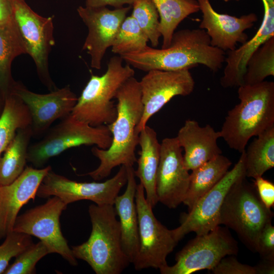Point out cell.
<instances>
[{"label":"cell","mask_w":274,"mask_h":274,"mask_svg":"<svg viewBox=\"0 0 274 274\" xmlns=\"http://www.w3.org/2000/svg\"><path fill=\"white\" fill-rule=\"evenodd\" d=\"M225 51L211 45L204 29L187 28L175 31L166 48L147 46L139 52L120 56L126 64L146 72L190 70L202 64L216 73L225 62Z\"/></svg>","instance_id":"1"},{"label":"cell","mask_w":274,"mask_h":274,"mask_svg":"<svg viewBox=\"0 0 274 274\" xmlns=\"http://www.w3.org/2000/svg\"><path fill=\"white\" fill-rule=\"evenodd\" d=\"M115 98L117 100V116L107 125L112 134L111 145L106 150L92 148V153L100 163L96 169L85 174L95 181L108 177L116 166H133L137 161L135 149L139 134L136 129L144 110L139 81L134 77L129 78L119 88Z\"/></svg>","instance_id":"2"},{"label":"cell","mask_w":274,"mask_h":274,"mask_svg":"<svg viewBox=\"0 0 274 274\" xmlns=\"http://www.w3.org/2000/svg\"><path fill=\"white\" fill-rule=\"evenodd\" d=\"M237 93L239 102L228 112L219 132L230 148L242 153L251 138L274 126V82L243 85Z\"/></svg>","instance_id":"3"},{"label":"cell","mask_w":274,"mask_h":274,"mask_svg":"<svg viewBox=\"0 0 274 274\" xmlns=\"http://www.w3.org/2000/svg\"><path fill=\"white\" fill-rule=\"evenodd\" d=\"M88 213L91 233L87 241L72 247L75 257L87 262L96 274L121 273L130 263L122 248L114 205L91 204Z\"/></svg>","instance_id":"4"},{"label":"cell","mask_w":274,"mask_h":274,"mask_svg":"<svg viewBox=\"0 0 274 274\" xmlns=\"http://www.w3.org/2000/svg\"><path fill=\"white\" fill-rule=\"evenodd\" d=\"M273 216L270 209L260 199L254 184L244 177L227 193L220 209L218 225L232 229L250 251L257 253L260 234Z\"/></svg>","instance_id":"5"},{"label":"cell","mask_w":274,"mask_h":274,"mask_svg":"<svg viewBox=\"0 0 274 274\" xmlns=\"http://www.w3.org/2000/svg\"><path fill=\"white\" fill-rule=\"evenodd\" d=\"M123 61L120 56H114L103 75H91L71 115L93 126L108 125L115 121L117 110L113 99L122 85L134 75L133 68L123 65Z\"/></svg>","instance_id":"6"},{"label":"cell","mask_w":274,"mask_h":274,"mask_svg":"<svg viewBox=\"0 0 274 274\" xmlns=\"http://www.w3.org/2000/svg\"><path fill=\"white\" fill-rule=\"evenodd\" d=\"M112 141L107 125L93 126L71 114L51 128L41 140L29 146L27 160L34 167L40 168L50 158L70 148L95 145L106 150Z\"/></svg>","instance_id":"7"},{"label":"cell","mask_w":274,"mask_h":274,"mask_svg":"<svg viewBox=\"0 0 274 274\" xmlns=\"http://www.w3.org/2000/svg\"><path fill=\"white\" fill-rule=\"evenodd\" d=\"M12 20L19 32L26 54L33 59L42 83L51 91L57 88L49 72L48 57L55 45L53 17H43L24 0H10Z\"/></svg>","instance_id":"8"},{"label":"cell","mask_w":274,"mask_h":274,"mask_svg":"<svg viewBox=\"0 0 274 274\" xmlns=\"http://www.w3.org/2000/svg\"><path fill=\"white\" fill-rule=\"evenodd\" d=\"M135 202L139 223V247L132 263L138 270L148 268L160 269L168 265L166 257L178 242L175 239L172 230L167 229L155 217L140 183L136 186Z\"/></svg>","instance_id":"9"},{"label":"cell","mask_w":274,"mask_h":274,"mask_svg":"<svg viewBox=\"0 0 274 274\" xmlns=\"http://www.w3.org/2000/svg\"><path fill=\"white\" fill-rule=\"evenodd\" d=\"M237 242L227 228L220 225L208 233L196 235L176 254V263L159 269L161 274H191L212 270L224 257L236 255Z\"/></svg>","instance_id":"10"},{"label":"cell","mask_w":274,"mask_h":274,"mask_svg":"<svg viewBox=\"0 0 274 274\" xmlns=\"http://www.w3.org/2000/svg\"><path fill=\"white\" fill-rule=\"evenodd\" d=\"M127 166L122 165L117 174L103 182H79L70 180L50 170L43 178L37 196H55L67 206L81 200H89L97 205L113 204L127 181Z\"/></svg>","instance_id":"11"},{"label":"cell","mask_w":274,"mask_h":274,"mask_svg":"<svg viewBox=\"0 0 274 274\" xmlns=\"http://www.w3.org/2000/svg\"><path fill=\"white\" fill-rule=\"evenodd\" d=\"M67 206L59 197L53 196L44 204L18 215L13 231L37 237L47 246L50 254H58L70 264L76 266L77 260L60 228V217Z\"/></svg>","instance_id":"12"},{"label":"cell","mask_w":274,"mask_h":274,"mask_svg":"<svg viewBox=\"0 0 274 274\" xmlns=\"http://www.w3.org/2000/svg\"><path fill=\"white\" fill-rule=\"evenodd\" d=\"M233 167L209 191L196 202L187 213L180 218V225L172 232L179 242L186 234L194 232L196 235L208 233L218 225L219 213L224 199L232 186L238 180L246 177L245 152Z\"/></svg>","instance_id":"13"},{"label":"cell","mask_w":274,"mask_h":274,"mask_svg":"<svg viewBox=\"0 0 274 274\" xmlns=\"http://www.w3.org/2000/svg\"><path fill=\"white\" fill-rule=\"evenodd\" d=\"M143 116L136 127L139 134L149 119L174 97L187 96L194 90L195 82L188 69L179 71L153 70L139 81Z\"/></svg>","instance_id":"14"},{"label":"cell","mask_w":274,"mask_h":274,"mask_svg":"<svg viewBox=\"0 0 274 274\" xmlns=\"http://www.w3.org/2000/svg\"><path fill=\"white\" fill-rule=\"evenodd\" d=\"M131 6L110 10L107 7L79 6L77 12L88 28L82 47L90 56L92 68L100 70L107 50L111 47L121 24Z\"/></svg>","instance_id":"15"},{"label":"cell","mask_w":274,"mask_h":274,"mask_svg":"<svg viewBox=\"0 0 274 274\" xmlns=\"http://www.w3.org/2000/svg\"><path fill=\"white\" fill-rule=\"evenodd\" d=\"M190 181L185 167L182 148L176 137L164 139L160 143V160L156 179L158 202L175 209L183 201Z\"/></svg>","instance_id":"16"},{"label":"cell","mask_w":274,"mask_h":274,"mask_svg":"<svg viewBox=\"0 0 274 274\" xmlns=\"http://www.w3.org/2000/svg\"><path fill=\"white\" fill-rule=\"evenodd\" d=\"M11 92L16 94L28 108L32 136L41 135L55 120L70 115L78 99L69 85L49 93L39 94L16 81Z\"/></svg>","instance_id":"17"},{"label":"cell","mask_w":274,"mask_h":274,"mask_svg":"<svg viewBox=\"0 0 274 274\" xmlns=\"http://www.w3.org/2000/svg\"><path fill=\"white\" fill-rule=\"evenodd\" d=\"M202 19L199 28L204 29L210 39L211 45L224 51L233 50L237 43L242 44L248 40L245 32L257 21L254 13L239 17L217 12L209 0H197Z\"/></svg>","instance_id":"18"},{"label":"cell","mask_w":274,"mask_h":274,"mask_svg":"<svg viewBox=\"0 0 274 274\" xmlns=\"http://www.w3.org/2000/svg\"><path fill=\"white\" fill-rule=\"evenodd\" d=\"M51 169L50 166L40 168L27 166L12 183L0 186V239L13 231L20 209L35 199L43 178Z\"/></svg>","instance_id":"19"},{"label":"cell","mask_w":274,"mask_h":274,"mask_svg":"<svg viewBox=\"0 0 274 274\" xmlns=\"http://www.w3.org/2000/svg\"><path fill=\"white\" fill-rule=\"evenodd\" d=\"M264 7L262 23L255 35L238 48L228 51L223 75L220 79L223 88L244 84L247 63L252 54L262 44L274 37V0H261Z\"/></svg>","instance_id":"20"},{"label":"cell","mask_w":274,"mask_h":274,"mask_svg":"<svg viewBox=\"0 0 274 274\" xmlns=\"http://www.w3.org/2000/svg\"><path fill=\"white\" fill-rule=\"evenodd\" d=\"M184 150V163L188 170H192L222 154L217 144L220 137L209 124L200 126L195 120H187L176 137Z\"/></svg>","instance_id":"21"},{"label":"cell","mask_w":274,"mask_h":274,"mask_svg":"<svg viewBox=\"0 0 274 274\" xmlns=\"http://www.w3.org/2000/svg\"><path fill=\"white\" fill-rule=\"evenodd\" d=\"M127 181L124 192L115 198L114 206L119 218L121 238L123 251L132 263L139 247V223L135 202L137 184L133 166H127Z\"/></svg>","instance_id":"22"},{"label":"cell","mask_w":274,"mask_h":274,"mask_svg":"<svg viewBox=\"0 0 274 274\" xmlns=\"http://www.w3.org/2000/svg\"><path fill=\"white\" fill-rule=\"evenodd\" d=\"M138 145L140 151L134 175L144 188L147 201L153 208L158 202L156 179L160 154V143L156 131L146 125L139 133Z\"/></svg>","instance_id":"23"},{"label":"cell","mask_w":274,"mask_h":274,"mask_svg":"<svg viewBox=\"0 0 274 274\" xmlns=\"http://www.w3.org/2000/svg\"><path fill=\"white\" fill-rule=\"evenodd\" d=\"M231 164L227 157L220 154L192 170L188 189L183 201L188 211L224 177Z\"/></svg>","instance_id":"24"},{"label":"cell","mask_w":274,"mask_h":274,"mask_svg":"<svg viewBox=\"0 0 274 274\" xmlns=\"http://www.w3.org/2000/svg\"><path fill=\"white\" fill-rule=\"evenodd\" d=\"M25 54L24 46L13 20L0 23V91L4 100L16 82L11 74L12 62L16 57Z\"/></svg>","instance_id":"25"},{"label":"cell","mask_w":274,"mask_h":274,"mask_svg":"<svg viewBox=\"0 0 274 274\" xmlns=\"http://www.w3.org/2000/svg\"><path fill=\"white\" fill-rule=\"evenodd\" d=\"M31 137V125L19 129L0 157V186L12 183L24 171Z\"/></svg>","instance_id":"26"},{"label":"cell","mask_w":274,"mask_h":274,"mask_svg":"<svg viewBox=\"0 0 274 274\" xmlns=\"http://www.w3.org/2000/svg\"><path fill=\"white\" fill-rule=\"evenodd\" d=\"M159 16V31L162 38L161 48L168 47L179 24L188 16L198 12L197 0H152Z\"/></svg>","instance_id":"27"},{"label":"cell","mask_w":274,"mask_h":274,"mask_svg":"<svg viewBox=\"0 0 274 274\" xmlns=\"http://www.w3.org/2000/svg\"><path fill=\"white\" fill-rule=\"evenodd\" d=\"M245 152L246 177H262L274 167V126L257 136Z\"/></svg>","instance_id":"28"},{"label":"cell","mask_w":274,"mask_h":274,"mask_svg":"<svg viewBox=\"0 0 274 274\" xmlns=\"http://www.w3.org/2000/svg\"><path fill=\"white\" fill-rule=\"evenodd\" d=\"M31 125V117L26 106L11 92L5 99L0 116V157L10 144L17 131Z\"/></svg>","instance_id":"29"},{"label":"cell","mask_w":274,"mask_h":274,"mask_svg":"<svg viewBox=\"0 0 274 274\" xmlns=\"http://www.w3.org/2000/svg\"><path fill=\"white\" fill-rule=\"evenodd\" d=\"M274 76V37L262 44L249 58L244 77V84L252 85Z\"/></svg>","instance_id":"30"},{"label":"cell","mask_w":274,"mask_h":274,"mask_svg":"<svg viewBox=\"0 0 274 274\" xmlns=\"http://www.w3.org/2000/svg\"><path fill=\"white\" fill-rule=\"evenodd\" d=\"M148 41L136 20L130 15L126 16L121 24L111 46V50L119 56L136 52L147 46Z\"/></svg>","instance_id":"31"},{"label":"cell","mask_w":274,"mask_h":274,"mask_svg":"<svg viewBox=\"0 0 274 274\" xmlns=\"http://www.w3.org/2000/svg\"><path fill=\"white\" fill-rule=\"evenodd\" d=\"M131 16L147 36L152 47L159 45V16L152 0H134Z\"/></svg>","instance_id":"32"},{"label":"cell","mask_w":274,"mask_h":274,"mask_svg":"<svg viewBox=\"0 0 274 274\" xmlns=\"http://www.w3.org/2000/svg\"><path fill=\"white\" fill-rule=\"evenodd\" d=\"M50 254L47 246L41 241L33 243L15 257L4 274H33L36 273L37 263Z\"/></svg>","instance_id":"33"},{"label":"cell","mask_w":274,"mask_h":274,"mask_svg":"<svg viewBox=\"0 0 274 274\" xmlns=\"http://www.w3.org/2000/svg\"><path fill=\"white\" fill-rule=\"evenodd\" d=\"M0 245V274L4 273L9 262L33 243L31 236L13 231Z\"/></svg>","instance_id":"34"},{"label":"cell","mask_w":274,"mask_h":274,"mask_svg":"<svg viewBox=\"0 0 274 274\" xmlns=\"http://www.w3.org/2000/svg\"><path fill=\"white\" fill-rule=\"evenodd\" d=\"M235 255L223 258L212 270L214 274H256L254 266L243 264Z\"/></svg>","instance_id":"35"},{"label":"cell","mask_w":274,"mask_h":274,"mask_svg":"<svg viewBox=\"0 0 274 274\" xmlns=\"http://www.w3.org/2000/svg\"><path fill=\"white\" fill-rule=\"evenodd\" d=\"M257 253L261 259L274 260V226L271 222L265 225L260 234Z\"/></svg>","instance_id":"36"},{"label":"cell","mask_w":274,"mask_h":274,"mask_svg":"<svg viewBox=\"0 0 274 274\" xmlns=\"http://www.w3.org/2000/svg\"><path fill=\"white\" fill-rule=\"evenodd\" d=\"M255 179L254 185L256 188L259 196L268 208L274 205V184L272 182L264 179L262 177Z\"/></svg>","instance_id":"37"},{"label":"cell","mask_w":274,"mask_h":274,"mask_svg":"<svg viewBox=\"0 0 274 274\" xmlns=\"http://www.w3.org/2000/svg\"><path fill=\"white\" fill-rule=\"evenodd\" d=\"M134 0H86L85 7L98 8L111 6L114 9L124 7L126 5L131 6Z\"/></svg>","instance_id":"38"},{"label":"cell","mask_w":274,"mask_h":274,"mask_svg":"<svg viewBox=\"0 0 274 274\" xmlns=\"http://www.w3.org/2000/svg\"><path fill=\"white\" fill-rule=\"evenodd\" d=\"M13 10L10 0H0V23L12 20Z\"/></svg>","instance_id":"39"},{"label":"cell","mask_w":274,"mask_h":274,"mask_svg":"<svg viewBox=\"0 0 274 274\" xmlns=\"http://www.w3.org/2000/svg\"><path fill=\"white\" fill-rule=\"evenodd\" d=\"M254 267L256 274H273L274 260L261 259Z\"/></svg>","instance_id":"40"},{"label":"cell","mask_w":274,"mask_h":274,"mask_svg":"<svg viewBox=\"0 0 274 274\" xmlns=\"http://www.w3.org/2000/svg\"><path fill=\"white\" fill-rule=\"evenodd\" d=\"M4 103H5V100L3 98V97L2 95V94L1 93V91H0V116H1V114H2L3 110Z\"/></svg>","instance_id":"41"},{"label":"cell","mask_w":274,"mask_h":274,"mask_svg":"<svg viewBox=\"0 0 274 274\" xmlns=\"http://www.w3.org/2000/svg\"><path fill=\"white\" fill-rule=\"evenodd\" d=\"M225 2H229V1H238L239 0H224Z\"/></svg>","instance_id":"42"}]
</instances>
